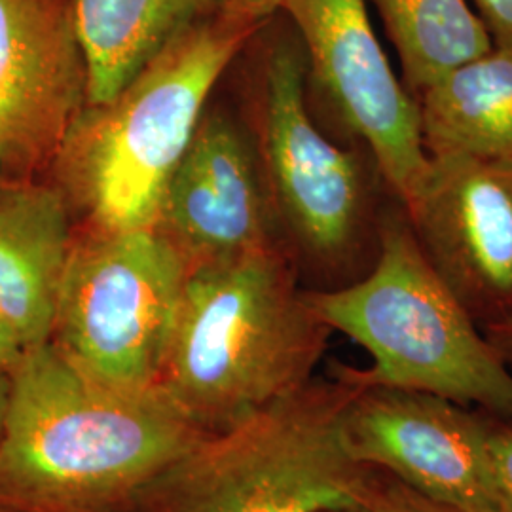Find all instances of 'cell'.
Listing matches in <instances>:
<instances>
[{
  "label": "cell",
  "mask_w": 512,
  "mask_h": 512,
  "mask_svg": "<svg viewBox=\"0 0 512 512\" xmlns=\"http://www.w3.org/2000/svg\"><path fill=\"white\" fill-rule=\"evenodd\" d=\"M203 437L160 391L95 384L48 342L12 372L0 509L129 512Z\"/></svg>",
  "instance_id": "1"
},
{
  "label": "cell",
  "mask_w": 512,
  "mask_h": 512,
  "mask_svg": "<svg viewBox=\"0 0 512 512\" xmlns=\"http://www.w3.org/2000/svg\"><path fill=\"white\" fill-rule=\"evenodd\" d=\"M332 330L270 247L190 268L156 391L205 435L311 382Z\"/></svg>",
  "instance_id": "2"
},
{
  "label": "cell",
  "mask_w": 512,
  "mask_h": 512,
  "mask_svg": "<svg viewBox=\"0 0 512 512\" xmlns=\"http://www.w3.org/2000/svg\"><path fill=\"white\" fill-rule=\"evenodd\" d=\"M253 141L285 253L306 289L349 285L374 266L397 198L372 152L321 128L306 90V52L281 10L247 42Z\"/></svg>",
  "instance_id": "3"
},
{
  "label": "cell",
  "mask_w": 512,
  "mask_h": 512,
  "mask_svg": "<svg viewBox=\"0 0 512 512\" xmlns=\"http://www.w3.org/2000/svg\"><path fill=\"white\" fill-rule=\"evenodd\" d=\"M264 19L232 0L175 38L110 101L84 107L50 169L86 226L139 230L158 224L167 184L209 95Z\"/></svg>",
  "instance_id": "4"
},
{
  "label": "cell",
  "mask_w": 512,
  "mask_h": 512,
  "mask_svg": "<svg viewBox=\"0 0 512 512\" xmlns=\"http://www.w3.org/2000/svg\"><path fill=\"white\" fill-rule=\"evenodd\" d=\"M313 313L370 355L365 368L336 365L359 387H393L512 418V370L440 279L399 200L385 211L380 253L361 279L306 289Z\"/></svg>",
  "instance_id": "5"
},
{
  "label": "cell",
  "mask_w": 512,
  "mask_h": 512,
  "mask_svg": "<svg viewBox=\"0 0 512 512\" xmlns=\"http://www.w3.org/2000/svg\"><path fill=\"white\" fill-rule=\"evenodd\" d=\"M359 391L332 372L228 431L207 435L148 494L150 512H340L365 495L370 467L344 420Z\"/></svg>",
  "instance_id": "6"
},
{
  "label": "cell",
  "mask_w": 512,
  "mask_h": 512,
  "mask_svg": "<svg viewBox=\"0 0 512 512\" xmlns=\"http://www.w3.org/2000/svg\"><path fill=\"white\" fill-rule=\"evenodd\" d=\"M188 272L156 226H86L74 234L50 344L95 384L156 391Z\"/></svg>",
  "instance_id": "7"
},
{
  "label": "cell",
  "mask_w": 512,
  "mask_h": 512,
  "mask_svg": "<svg viewBox=\"0 0 512 512\" xmlns=\"http://www.w3.org/2000/svg\"><path fill=\"white\" fill-rule=\"evenodd\" d=\"M366 0H281L306 52V90L317 124L344 145L366 147L408 211L429 156L412 93L393 73Z\"/></svg>",
  "instance_id": "8"
},
{
  "label": "cell",
  "mask_w": 512,
  "mask_h": 512,
  "mask_svg": "<svg viewBox=\"0 0 512 512\" xmlns=\"http://www.w3.org/2000/svg\"><path fill=\"white\" fill-rule=\"evenodd\" d=\"M359 463L458 512H507L478 410L437 395L359 387L344 420Z\"/></svg>",
  "instance_id": "9"
},
{
  "label": "cell",
  "mask_w": 512,
  "mask_h": 512,
  "mask_svg": "<svg viewBox=\"0 0 512 512\" xmlns=\"http://www.w3.org/2000/svg\"><path fill=\"white\" fill-rule=\"evenodd\" d=\"M86 103L73 0H0V183L50 169Z\"/></svg>",
  "instance_id": "10"
},
{
  "label": "cell",
  "mask_w": 512,
  "mask_h": 512,
  "mask_svg": "<svg viewBox=\"0 0 512 512\" xmlns=\"http://www.w3.org/2000/svg\"><path fill=\"white\" fill-rule=\"evenodd\" d=\"M423 255L480 329L512 315V162L429 156L406 211Z\"/></svg>",
  "instance_id": "11"
},
{
  "label": "cell",
  "mask_w": 512,
  "mask_h": 512,
  "mask_svg": "<svg viewBox=\"0 0 512 512\" xmlns=\"http://www.w3.org/2000/svg\"><path fill=\"white\" fill-rule=\"evenodd\" d=\"M156 228L190 268L283 249L253 135L234 118L220 110L203 114L167 184Z\"/></svg>",
  "instance_id": "12"
},
{
  "label": "cell",
  "mask_w": 512,
  "mask_h": 512,
  "mask_svg": "<svg viewBox=\"0 0 512 512\" xmlns=\"http://www.w3.org/2000/svg\"><path fill=\"white\" fill-rule=\"evenodd\" d=\"M57 186L0 183V319L27 349L48 344L73 245Z\"/></svg>",
  "instance_id": "13"
},
{
  "label": "cell",
  "mask_w": 512,
  "mask_h": 512,
  "mask_svg": "<svg viewBox=\"0 0 512 512\" xmlns=\"http://www.w3.org/2000/svg\"><path fill=\"white\" fill-rule=\"evenodd\" d=\"M232 0H73L88 103L103 105L148 61Z\"/></svg>",
  "instance_id": "14"
},
{
  "label": "cell",
  "mask_w": 512,
  "mask_h": 512,
  "mask_svg": "<svg viewBox=\"0 0 512 512\" xmlns=\"http://www.w3.org/2000/svg\"><path fill=\"white\" fill-rule=\"evenodd\" d=\"M414 99L427 156L512 162V50L478 55Z\"/></svg>",
  "instance_id": "15"
},
{
  "label": "cell",
  "mask_w": 512,
  "mask_h": 512,
  "mask_svg": "<svg viewBox=\"0 0 512 512\" xmlns=\"http://www.w3.org/2000/svg\"><path fill=\"white\" fill-rule=\"evenodd\" d=\"M372 2L395 46L406 90L416 97L440 76L494 50L492 38L467 0Z\"/></svg>",
  "instance_id": "16"
},
{
  "label": "cell",
  "mask_w": 512,
  "mask_h": 512,
  "mask_svg": "<svg viewBox=\"0 0 512 512\" xmlns=\"http://www.w3.org/2000/svg\"><path fill=\"white\" fill-rule=\"evenodd\" d=\"M340 512H458L410 490L397 478L370 467L363 499Z\"/></svg>",
  "instance_id": "17"
},
{
  "label": "cell",
  "mask_w": 512,
  "mask_h": 512,
  "mask_svg": "<svg viewBox=\"0 0 512 512\" xmlns=\"http://www.w3.org/2000/svg\"><path fill=\"white\" fill-rule=\"evenodd\" d=\"M484 423L495 482L507 512H512V418L478 410Z\"/></svg>",
  "instance_id": "18"
},
{
  "label": "cell",
  "mask_w": 512,
  "mask_h": 512,
  "mask_svg": "<svg viewBox=\"0 0 512 512\" xmlns=\"http://www.w3.org/2000/svg\"><path fill=\"white\" fill-rule=\"evenodd\" d=\"M497 50H512V0H471Z\"/></svg>",
  "instance_id": "19"
},
{
  "label": "cell",
  "mask_w": 512,
  "mask_h": 512,
  "mask_svg": "<svg viewBox=\"0 0 512 512\" xmlns=\"http://www.w3.org/2000/svg\"><path fill=\"white\" fill-rule=\"evenodd\" d=\"M25 355V348L19 344L14 332L0 319V372L12 374Z\"/></svg>",
  "instance_id": "20"
},
{
  "label": "cell",
  "mask_w": 512,
  "mask_h": 512,
  "mask_svg": "<svg viewBox=\"0 0 512 512\" xmlns=\"http://www.w3.org/2000/svg\"><path fill=\"white\" fill-rule=\"evenodd\" d=\"M484 334L512 370V315L494 327L484 329Z\"/></svg>",
  "instance_id": "21"
},
{
  "label": "cell",
  "mask_w": 512,
  "mask_h": 512,
  "mask_svg": "<svg viewBox=\"0 0 512 512\" xmlns=\"http://www.w3.org/2000/svg\"><path fill=\"white\" fill-rule=\"evenodd\" d=\"M239 8H243L245 12L253 14L255 18H268L274 12L279 10V2L281 0H234Z\"/></svg>",
  "instance_id": "22"
},
{
  "label": "cell",
  "mask_w": 512,
  "mask_h": 512,
  "mask_svg": "<svg viewBox=\"0 0 512 512\" xmlns=\"http://www.w3.org/2000/svg\"><path fill=\"white\" fill-rule=\"evenodd\" d=\"M10 387H12V374L0 372V431H2V423H4V416L8 410Z\"/></svg>",
  "instance_id": "23"
},
{
  "label": "cell",
  "mask_w": 512,
  "mask_h": 512,
  "mask_svg": "<svg viewBox=\"0 0 512 512\" xmlns=\"http://www.w3.org/2000/svg\"><path fill=\"white\" fill-rule=\"evenodd\" d=\"M0 512H14V511H8V509H0Z\"/></svg>",
  "instance_id": "24"
}]
</instances>
